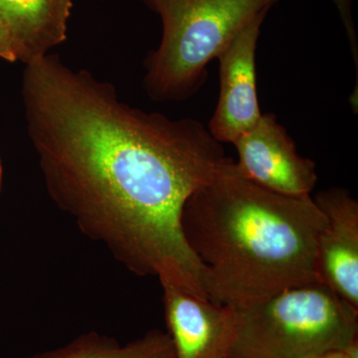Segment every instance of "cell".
<instances>
[{"label": "cell", "mask_w": 358, "mask_h": 358, "mask_svg": "<svg viewBox=\"0 0 358 358\" xmlns=\"http://www.w3.org/2000/svg\"><path fill=\"white\" fill-rule=\"evenodd\" d=\"M162 287L176 358H225L231 336L229 306L173 285Z\"/></svg>", "instance_id": "ba28073f"}, {"label": "cell", "mask_w": 358, "mask_h": 358, "mask_svg": "<svg viewBox=\"0 0 358 358\" xmlns=\"http://www.w3.org/2000/svg\"><path fill=\"white\" fill-rule=\"evenodd\" d=\"M72 0H0V22L26 65L67 38Z\"/></svg>", "instance_id": "9c48e42d"}, {"label": "cell", "mask_w": 358, "mask_h": 358, "mask_svg": "<svg viewBox=\"0 0 358 358\" xmlns=\"http://www.w3.org/2000/svg\"><path fill=\"white\" fill-rule=\"evenodd\" d=\"M268 11L255 16L218 56L220 91L208 131L221 143H233L256 126L260 106L256 83V50Z\"/></svg>", "instance_id": "8992f818"}, {"label": "cell", "mask_w": 358, "mask_h": 358, "mask_svg": "<svg viewBox=\"0 0 358 358\" xmlns=\"http://www.w3.org/2000/svg\"><path fill=\"white\" fill-rule=\"evenodd\" d=\"M0 58L9 61V62L17 61L13 38L1 22H0Z\"/></svg>", "instance_id": "7c38bea8"}, {"label": "cell", "mask_w": 358, "mask_h": 358, "mask_svg": "<svg viewBox=\"0 0 358 358\" xmlns=\"http://www.w3.org/2000/svg\"><path fill=\"white\" fill-rule=\"evenodd\" d=\"M1 181H2V164H1V159H0V186H1Z\"/></svg>", "instance_id": "5bb4252c"}, {"label": "cell", "mask_w": 358, "mask_h": 358, "mask_svg": "<svg viewBox=\"0 0 358 358\" xmlns=\"http://www.w3.org/2000/svg\"><path fill=\"white\" fill-rule=\"evenodd\" d=\"M345 26L348 42H350V51H352L353 60H355V72L357 79L358 73V40L357 28H355V20L352 16V1L353 0H333Z\"/></svg>", "instance_id": "8fae6325"}, {"label": "cell", "mask_w": 358, "mask_h": 358, "mask_svg": "<svg viewBox=\"0 0 358 358\" xmlns=\"http://www.w3.org/2000/svg\"><path fill=\"white\" fill-rule=\"evenodd\" d=\"M324 215L317 239L319 281L358 310V202L350 192L334 187L317 193Z\"/></svg>", "instance_id": "52a82bcc"}, {"label": "cell", "mask_w": 358, "mask_h": 358, "mask_svg": "<svg viewBox=\"0 0 358 358\" xmlns=\"http://www.w3.org/2000/svg\"><path fill=\"white\" fill-rule=\"evenodd\" d=\"M28 358H176V353L169 334L152 331L122 346L100 334H85L58 350Z\"/></svg>", "instance_id": "30bf717a"}, {"label": "cell", "mask_w": 358, "mask_h": 358, "mask_svg": "<svg viewBox=\"0 0 358 358\" xmlns=\"http://www.w3.org/2000/svg\"><path fill=\"white\" fill-rule=\"evenodd\" d=\"M313 358H348V357L345 355V350H336L322 353V355H317V357Z\"/></svg>", "instance_id": "4fadbf2b"}, {"label": "cell", "mask_w": 358, "mask_h": 358, "mask_svg": "<svg viewBox=\"0 0 358 358\" xmlns=\"http://www.w3.org/2000/svg\"><path fill=\"white\" fill-rule=\"evenodd\" d=\"M159 16L162 36L143 65V88L155 101L181 102L207 79L206 67L259 13L278 0H141Z\"/></svg>", "instance_id": "277c9868"}, {"label": "cell", "mask_w": 358, "mask_h": 358, "mask_svg": "<svg viewBox=\"0 0 358 358\" xmlns=\"http://www.w3.org/2000/svg\"><path fill=\"white\" fill-rule=\"evenodd\" d=\"M28 134L52 199L136 275L205 296L186 244L187 199L225 164L199 121L121 102L115 87L57 55L26 65Z\"/></svg>", "instance_id": "6da1fadb"}, {"label": "cell", "mask_w": 358, "mask_h": 358, "mask_svg": "<svg viewBox=\"0 0 358 358\" xmlns=\"http://www.w3.org/2000/svg\"><path fill=\"white\" fill-rule=\"evenodd\" d=\"M324 223L312 196L270 192L238 173L231 157L187 199L181 214L205 296L222 306L319 281L315 250Z\"/></svg>", "instance_id": "7a4b0ae2"}, {"label": "cell", "mask_w": 358, "mask_h": 358, "mask_svg": "<svg viewBox=\"0 0 358 358\" xmlns=\"http://www.w3.org/2000/svg\"><path fill=\"white\" fill-rule=\"evenodd\" d=\"M229 307L225 358H313L358 339V310L320 281Z\"/></svg>", "instance_id": "3957f363"}, {"label": "cell", "mask_w": 358, "mask_h": 358, "mask_svg": "<svg viewBox=\"0 0 358 358\" xmlns=\"http://www.w3.org/2000/svg\"><path fill=\"white\" fill-rule=\"evenodd\" d=\"M238 173L278 194L310 196L317 182L315 164L301 157L296 143L274 114H262L253 129L233 143Z\"/></svg>", "instance_id": "5b68a950"}]
</instances>
